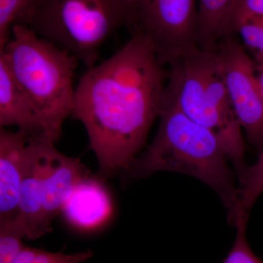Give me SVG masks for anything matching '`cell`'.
I'll list each match as a JSON object with an SVG mask.
<instances>
[{"mask_svg": "<svg viewBox=\"0 0 263 263\" xmlns=\"http://www.w3.org/2000/svg\"><path fill=\"white\" fill-rule=\"evenodd\" d=\"M89 170L78 158L67 157L53 146L48 155L43 189V226L46 233L62 212L76 186L89 177Z\"/></svg>", "mask_w": 263, "mask_h": 263, "instance_id": "cell-9", "label": "cell"}, {"mask_svg": "<svg viewBox=\"0 0 263 263\" xmlns=\"http://www.w3.org/2000/svg\"><path fill=\"white\" fill-rule=\"evenodd\" d=\"M27 238L25 230L16 219L0 223V263H11Z\"/></svg>", "mask_w": 263, "mask_h": 263, "instance_id": "cell-16", "label": "cell"}, {"mask_svg": "<svg viewBox=\"0 0 263 263\" xmlns=\"http://www.w3.org/2000/svg\"><path fill=\"white\" fill-rule=\"evenodd\" d=\"M130 32L149 41L162 65L200 49L196 0H134Z\"/></svg>", "mask_w": 263, "mask_h": 263, "instance_id": "cell-6", "label": "cell"}, {"mask_svg": "<svg viewBox=\"0 0 263 263\" xmlns=\"http://www.w3.org/2000/svg\"><path fill=\"white\" fill-rule=\"evenodd\" d=\"M235 113L249 141L263 149V98L255 62L236 34L223 38L214 49Z\"/></svg>", "mask_w": 263, "mask_h": 263, "instance_id": "cell-7", "label": "cell"}, {"mask_svg": "<svg viewBox=\"0 0 263 263\" xmlns=\"http://www.w3.org/2000/svg\"><path fill=\"white\" fill-rule=\"evenodd\" d=\"M167 73L143 34L87 69L76 87L71 115L82 123L102 176L127 171L159 117Z\"/></svg>", "mask_w": 263, "mask_h": 263, "instance_id": "cell-1", "label": "cell"}, {"mask_svg": "<svg viewBox=\"0 0 263 263\" xmlns=\"http://www.w3.org/2000/svg\"><path fill=\"white\" fill-rule=\"evenodd\" d=\"M247 219L240 218L235 224L236 238L233 249L223 263H263L254 254L246 238Z\"/></svg>", "mask_w": 263, "mask_h": 263, "instance_id": "cell-19", "label": "cell"}, {"mask_svg": "<svg viewBox=\"0 0 263 263\" xmlns=\"http://www.w3.org/2000/svg\"><path fill=\"white\" fill-rule=\"evenodd\" d=\"M31 135L0 129V223L18 215L27 145Z\"/></svg>", "mask_w": 263, "mask_h": 263, "instance_id": "cell-10", "label": "cell"}, {"mask_svg": "<svg viewBox=\"0 0 263 263\" xmlns=\"http://www.w3.org/2000/svg\"><path fill=\"white\" fill-rule=\"evenodd\" d=\"M134 19V0H31L18 22L89 69L108 38Z\"/></svg>", "mask_w": 263, "mask_h": 263, "instance_id": "cell-5", "label": "cell"}, {"mask_svg": "<svg viewBox=\"0 0 263 263\" xmlns=\"http://www.w3.org/2000/svg\"><path fill=\"white\" fill-rule=\"evenodd\" d=\"M0 55L35 105L44 133L56 143L65 119L72 114L79 60L20 22L13 25L11 37Z\"/></svg>", "mask_w": 263, "mask_h": 263, "instance_id": "cell-4", "label": "cell"}, {"mask_svg": "<svg viewBox=\"0 0 263 263\" xmlns=\"http://www.w3.org/2000/svg\"><path fill=\"white\" fill-rule=\"evenodd\" d=\"M263 16V0H238L235 10L234 32L237 24L247 19Z\"/></svg>", "mask_w": 263, "mask_h": 263, "instance_id": "cell-20", "label": "cell"}, {"mask_svg": "<svg viewBox=\"0 0 263 263\" xmlns=\"http://www.w3.org/2000/svg\"><path fill=\"white\" fill-rule=\"evenodd\" d=\"M164 97L216 135L240 181L249 167L245 140L216 51L200 48L171 64Z\"/></svg>", "mask_w": 263, "mask_h": 263, "instance_id": "cell-3", "label": "cell"}, {"mask_svg": "<svg viewBox=\"0 0 263 263\" xmlns=\"http://www.w3.org/2000/svg\"><path fill=\"white\" fill-rule=\"evenodd\" d=\"M255 62L256 72L263 98V57L254 60Z\"/></svg>", "mask_w": 263, "mask_h": 263, "instance_id": "cell-21", "label": "cell"}, {"mask_svg": "<svg viewBox=\"0 0 263 263\" xmlns=\"http://www.w3.org/2000/svg\"><path fill=\"white\" fill-rule=\"evenodd\" d=\"M91 250L66 254L62 252H49L44 249L25 247L17 254L11 263H82L91 258Z\"/></svg>", "mask_w": 263, "mask_h": 263, "instance_id": "cell-15", "label": "cell"}, {"mask_svg": "<svg viewBox=\"0 0 263 263\" xmlns=\"http://www.w3.org/2000/svg\"><path fill=\"white\" fill-rule=\"evenodd\" d=\"M31 0H0V51L10 41L12 28L22 17Z\"/></svg>", "mask_w": 263, "mask_h": 263, "instance_id": "cell-17", "label": "cell"}, {"mask_svg": "<svg viewBox=\"0 0 263 263\" xmlns=\"http://www.w3.org/2000/svg\"><path fill=\"white\" fill-rule=\"evenodd\" d=\"M236 206L228 220L232 226L240 217L249 219V212L259 195L263 193V149L257 162L248 167L239 181Z\"/></svg>", "mask_w": 263, "mask_h": 263, "instance_id": "cell-14", "label": "cell"}, {"mask_svg": "<svg viewBox=\"0 0 263 263\" xmlns=\"http://www.w3.org/2000/svg\"><path fill=\"white\" fill-rule=\"evenodd\" d=\"M238 0H199L198 45L214 51L223 38L235 34L234 21Z\"/></svg>", "mask_w": 263, "mask_h": 263, "instance_id": "cell-13", "label": "cell"}, {"mask_svg": "<svg viewBox=\"0 0 263 263\" xmlns=\"http://www.w3.org/2000/svg\"><path fill=\"white\" fill-rule=\"evenodd\" d=\"M54 144L45 133L29 137L18 215L15 219L23 226L28 240L46 234L43 226V177L48 155Z\"/></svg>", "mask_w": 263, "mask_h": 263, "instance_id": "cell-8", "label": "cell"}, {"mask_svg": "<svg viewBox=\"0 0 263 263\" xmlns=\"http://www.w3.org/2000/svg\"><path fill=\"white\" fill-rule=\"evenodd\" d=\"M235 33L252 51L254 60L263 57V16L247 19L237 24Z\"/></svg>", "mask_w": 263, "mask_h": 263, "instance_id": "cell-18", "label": "cell"}, {"mask_svg": "<svg viewBox=\"0 0 263 263\" xmlns=\"http://www.w3.org/2000/svg\"><path fill=\"white\" fill-rule=\"evenodd\" d=\"M111 209L110 197L103 183L89 176L76 186L62 213L72 226L91 229L103 224Z\"/></svg>", "mask_w": 263, "mask_h": 263, "instance_id": "cell-12", "label": "cell"}, {"mask_svg": "<svg viewBox=\"0 0 263 263\" xmlns=\"http://www.w3.org/2000/svg\"><path fill=\"white\" fill-rule=\"evenodd\" d=\"M159 118L157 135L126 171L129 176L141 179L158 171H172L193 176L219 195L231 215L236 206L238 188L219 138L164 95Z\"/></svg>", "mask_w": 263, "mask_h": 263, "instance_id": "cell-2", "label": "cell"}, {"mask_svg": "<svg viewBox=\"0 0 263 263\" xmlns=\"http://www.w3.org/2000/svg\"><path fill=\"white\" fill-rule=\"evenodd\" d=\"M0 126H17L30 135L45 133L41 116L0 55ZM46 134V133H45Z\"/></svg>", "mask_w": 263, "mask_h": 263, "instance_id": "cell-11", "label": "cell"}]
</instances>
